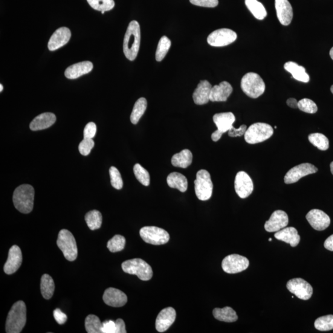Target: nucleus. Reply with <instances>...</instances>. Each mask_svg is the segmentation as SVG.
<instances>
[{"instance_id":"f257e3e1","label":"nucleus","mask_w":333,"mask_h":333,"mask_svg":"<svg viewBox=\"0 0 333 333\" xmlns=\"http://www.w3.org/2000/svg\"><path fill=\"white\" fill-rule=\"evenodd\" d=\"M141 31L139 23L136 21L130 22L124 39L123 51L127 59L134 60L140 50Z\"/></svg>"},{"instance_id":"f03ea898","label":"nucleus","mask_w":333,"mask_h":333,"mask_svg":"<svg viewBox=\"0 0 333 333\" xmlns=\"http://www.w3.org/2000/svg\"><path fill=\"white\" fill-rule=\"evenodd\" d=\"M27 320V309L23 301H17L11 308L6 323L7 333H19L25 325Z\"/></svg>"},{"instance_id":"7ed1b4c3","label":"nucleus","mask_w":333,"mask_h":333,"mask_svg":"<svg viewBox=\"0 0 333 333\" xmlns=\"http://www.w3.org/2000/svg\"><path fill=\"white\" fill-rule=\"evenodd\" d=\"M35 190L30 185H22L13 194V203L16 209L23 214H28L34 207Z\"/></svg>"},{"instance_id":"20e7f679","label":"nucleus","mask_w":333,"mask_h":333,"mask_svg":"<svg viewBox=\"0 0 333 333\" xmlns=\"http://www.w3.org/2000/svg\"><path fill=\"white\" fill-rule=\"evenodd\" d=\"M241 87L248 97L257 98L264 93L265 84L259 74L254 72H249L243 77Z\"/></svg>"},{"instance_id":"39448f33","label":"nucleus","mask_w":333,"mask_h":333,"mask_svg":"<svg viewBox=\"0 0 333 333\" xmlns=\"http://www.w3.org/2000/svg\"><path fill=\"white\" fill-rule=\"evenodd\" d=\"M122 268L126 273L137 275L142 281H148L153 277L152 266L141 259L126 260L122 264Z\"/></svg>"},{"instance_id":"423d86ee","label":"nucleus","mask_w":333,"mask_h":333,"mask_svg":"<svg viewBox=\"0 0 333 333\" xmlns=\"http://www.w3.org/2000/svg\"><path fill=\"white\" fill-rule=\"evenodd\" d=\"M57 245L63 252L65 258L69 261H74L78 256L76 241L73 234L68 230L59 231L57 239Z\"/></svg>"},{"instance_id":"0eeeda50","label":"nucleus","mask_w":333,"mask_h":333,"mask_svg":"<svg viewBox=\"0 0 333 333\" xmlns=\"http://www.w3.org/2000/svg\"><path fill=\"white\" fill-rule=\"evenodd\" d=\"M274 134V129L267 124L258 123L253 124L246 130L245 139L249 144L261 143L270 138Z\"/></svg>"},{"instance_id":"6e6552de","label":"nucleus","mask_w":333,"mask_h":333,"mask_svg":"<svg viewBox=\"0 0 333 333\" xmlns=\"http://www.w3.org/2000/svg\"><path fill=\"white\" fill-rule=\"evenodd\" d=\"M196 196L201 201H207L212 196L213 184L210 173L205 170H200L196 174L195 180Z\"/></svg>"},{"instance_id":"1a4fd4ad","label":"nucleus","mask_w":333,"mask_h":333,"mask_svg":"<svg viewBox=\"0 0 333 333\" xmlns=\"http://www.w3.org/2000/svg\"><path fill=\"white\" fill-rule=\"evenodd\" d=\"M140 234L144 242L153 245H163L170 239L167 231L156 227H143L140 231Z\"/></svg>"},{"instance_id":"9d476101","label":"nucleus","mask_w":333,"mask_h":333,"mask_svg":"<svg viewBox=\"0 0 333 333\" xmlns=\"http://www.w3.org/2000/svg\"><path fill=\"white\" fill-rule=\"evenodd\" d=\"M237 39L235 32L229 28H220L214 31L208 36L207 41L208 45L215 47H222L231 44Z\"/></svg>"},{"instance_id":"9b49d317","label":"nucleus","mask_w":333,"mask_h":333,"mask_svg":"<svg viewBox=\"0 0 333 333\" xmlns=\"http://www.w3.org/2000/svg\"><path fill=\"white\" fill-rule=\"evenodd\" d=\"M249 265V260L238 254H231L225 257L222 263L223 270L226 273L230 274L244 271L248 268Z\"/></svg>"},{"instance_id":"f8f14e48","label":"nucleus","mask_w":333,"mask_h":333,"mask_svg":"<svg viewBox=\"0 0 333 333\" xmlns=\"http://www.w3.org/2000/svg\"><path fill=\"white\" fill-rule=\"evenodd\" d=\"M288 290L299 299L307 300L311 299L313 288L310 284L300 278L289 280L286 285Z\"/></svg>"},{"instance_id":"ddd939ff","label":"nucleus","mask_w":333,"mask_h":333,"mask_svg":"<svg viewBox=\"0 0 333 333\" xmlns=\"http://www.w3.org/2000/svg\"><path fill=\"white\" fill-rule=\"evenodd\" d=\"M318 169L314 165L304 163L292 168L286 173L284 180L286 184L296 183L300 178L307 175L317 173Z\"/></svg>"},{"instance_id":"4468645a","label":"nucleus","mask_w":333,"mask_h":333,"mask_svg":"<svg viewBox=\"0 0 333 333\" xmlns=\"http://www.w3.org/2000/svg\"><path fill=\"white\" fill-rule=\"evenodd\" d=\"M234 189L240 198L245 199L250 196L254 190L253 180L247 173L241 171L237 173L234 180Z\"/></svg>"},{"instance_id":"2eb2a0df","label":"nucleus","mask_w":333,"mask_h":333,"mask_svg":"<svg viewBox=\"0 0 333 333\" xmlns=\"http://www.w3.org/2000/svg\"><path fill=\"white\" fill-rule=\"evenodd\" d=\"M310 225L314 229L323 231L326 229L331 223L329 217L323 211L319 209H312L306 216Z\"/></svg>"},{"instance_id":"dca6fc26","label":"nucleus","mask_w":333,"mask_h":333,"mask_svg":"<svg viewBox=\"0 0 333 333\" xmlns=\"http://www.w3.org/2000/svg\"><path fill=\"white\" fill-rule=\"evenodd\" d=\"M289 219L285 211L278 210L271 214L270 219L265 224V229L268 232H277L288 225Z\"/></svg>"},{"instance_id":"f3484780","label":"nucleus","mask_w":333,"mask_h":333,"mask_svg":"<svg viewBox=\"0 0 333 333\" xmlns=\"http://www.w3.org/2000/svg\"><path fill=\"white\" fill-rule=\"evenodd\" d=\"M22 263V254L21 249L16 245L13 246L9 251L7 262L4 266L5 274L11 275L18 270Z\"/></svg>"},{"instance_id":"a211bd4d","label":"nucleus","mask_w":333,"mask_h":333,"mask_svg":"<svg viewBox=\"0 0 333 333\" xmlns=\"http://www.w3.org/2000/svg\"><path fill=\"white\" fill-rule=\"evenodd\" d=\"M71 32L69 28L60 27L54 32L49 40L48 47L49 50L53 51L66 45L70 40Z\"/></svg>"},{"instance_id":"6ab92c4d","label":"nucleus","mask_w":333,"mask_h":333,"mask_svg":"<svg viewBox=\"0 0 333 333\" xmlns=\"http://www.w3.org/2000/svg\"><path fill=\"white\" fill-rule=\"evenodd\" d=\"M103 299L107 305L114 308H120L125 306L127 302V295L119 289L114 288L106 289Z\"/></svg>"},{"instance_id":"aec40b11","label":"nucleus","mask_w":333,"mask_h":333,"mask_svg":"<svg viewBox=\"0 0 333 333\" xmlns=\"http://www.w3.org/2000/svg\"><path fill=\"white\" fill-rule=\"evenodd\" d=\"M176 319V311L172 308L162 310L156 320V329L159 332L167 331Z\"/></svg>"},{"instance_id":"412c9836","label":"nucleus","mask_w":333,"mask_h":333,"mask_svg":"<svg viewBox=\"0 0 333 333\" xmlns=\"http://www.w3.org/2000/svg\"><path fill=\"white\" fill-rule=\"evenodd\" d=\"M275 9L281 24L286 26L290 24L293 17V10L288 0H275Z\"/></svg>"},{"instance_id":"4be33fe9","label":"nucleus","mask_w":333,"mask_h":333,"mask_svg":"<svg viewBox=\"0 0 333 333\" xmlns=\"http://www.w3.org/2000/svg\"><path fill=\"white\" fill-rule=\"evenodd\" d=\"M233 92L232 86L226 81L219 85L213 86L210 94V101L213 102H224Z\"/></svg>"},{"instance_id":"5701e85b","label":"nucleus","mask_w":333,"mask_h":333,"mask_svg":"<svg viewBox=\"0 0 333 333\" xmlns=\"http://www.w3.org/2000/svg\"><path fill=\"white\" fill-rule=\"evenodd\" d=\"M213 86L207 80H201L193 93L194 102L197 105H204L210 101V94Z\"/></svg>"},{"instance_id":"b1692460","label":"nucleus","mask_w":333,"mask_h":333,"mask_svg":"<svg viewBox=\"0 0 333 333\" xmlns=\"http://www.w3.org/2000/svg\"><path fill=\"white\" fill-rule=\"evenodd\" d=\"M94 68L90 62H80L69 66L65 71V76L69 79H76L83 75L89 73Z\"/></svg>"},{"instance_id":"393cba45","label":"nucleus","mask_w":333,"mask_h":333,"mask_svg":"<svg viewBox=\"0 0 333 333\" xmlns=\"http://www.w3.org/2000/svg\"><path fill=\"white\" fill-rule=\"evenodd\" d=\"M235 120V116L231 112L219 113L213 117L214 123H215L217 130L223 133L229 131Z\"/></svg>"},{"instance_id":"a878e982","label":"nucleus","mask_w":333,"mask_h":333,"mask_svg":"<svg viewBox=\"0 0 333 333\" xmlns=\"http://www.w3.org/2000/svg\"><path fill=\"white\" fill-rule=\"evenodd\" d=\"M56 120V117L53 113L45 112L38 115L31 122L30 129L33 131H38L49 128Z\"/></svg>"},{"instance_id":"bb28decb","label":"nucleus","mask_w":333,"mask_h":333,"mask_svg":"<svg viewBox=\"0 0 333 333\" xmlns=\"http://www.w3.org/2000/svg\"><path fill=\"white\" fill-rule=\"evenodd\" d=\"M276 239L288 243L292 247H296L300 242V236L294 227L284 228L275 234Z\"/></svg>"},{"instance_id":"cd10ccee","label":"nucleus","mask_w":333,"mask_h":333,"mask_svg":"<svg viewBox=\"0 0 333 333\" xmlns=\"http://www.w3.org/2000/svg\"><path fill=\"white\" fill-rule=\"evenodd\" d=\"M284 68L292 75L294 79L304 83L309 82V75L307 73L306 69L303 66H299L294 62H289L285 64Z\"/></svg>"},{"instance_id":"c85d7f7f","label":"nucleus","mask_w":333,"mask_h":333,"mask_svg":"<svg viewBox=\"0 0 333 333\" xmlns=\"http://www.w3.org/2000/svg\"><path fill=\"white\" fill-rule=\"evenodd\" d=\"M167 182L169 187L175 188L182 193L186 192L188 188V180L186 176L178 172H172L168 175Z\"/></svg>"},{"instance_id":"c756f323","label":"nucleus","mask_w":333,"mask_h":333,"mask_svg":"<svg viewBox=\"0 0 333 333\" xmlns=\"http://www.w3.org/2000/svg\"><path fill=\"white\" fill-rule=\"evenodd\" d=\"M193 155L189 149H184L173 156L171 163L173 166L186 169L192 163Z\"/></svg>"},{"instance_id":"7c9ffc66","label":"nucleus","mask_w":333,"mask_h":333,"mask_svg":"<svg viewBox=\"0 0 333 333\" xmlns=\"http://www.w3.org/2000/svg\"><path fill=\"white\" fill-rule=\"evenodd\" d=\"M213 315L216 319L225 322H234L237 320L236 312L230 307H225L223 309L216 308L213 311Z\"/></svg>"},{"instance_id":"2f4dec72","label":"nucleus","mask_w":333,"mask_h":333,"mask_svg":"<svg viewBox=\"0 0 333 333\" xmlns=\"http://www.w3.org/2000/svg\"><path fill=\"white\" fill-rule=\"evenodd\" d=\"M147 108V100L144 98H140L136 101L132 110L130 120L133 124H137L141 117L145 112Z\"/></svg>"},{"instance_id":"473e14b6","label":"nucleus","mask_w":333,"mask_h":333,"mask_svg":"<svg viewBox=\"0 0 333 333\" xmlns=\"http://www.w3.org/2000/svg\"><path fill=\"white\" fill-rule=\"evenodd\" d=\"M55 288L54 283L51 277L48 274L43 275L41 279L40 289L45 299H50L53 296Z\"/></svg>"},{"instance_id":"72a5a7b5","label":"nucleus","mask_w":333,"mask_h":333,"mask_svg":"<svg viewBox=\"0 0 333 333\" xmlns=\"http://www.w3.org/2000/svg\"><path fill=\"white\" fill-rule=\"evenodd\" d=\"M245 4L257 19L263 20L267 15L264 6L257 0H245Z\"/></svg>"},{"instance_id":"f704fd0d","label":"nucleus","mask_w":333,"mask_h":333,"mask_svg":"<svg viewBox=\"0 0 333 333\" xmlns=\"http://www.w3.org/2000/svg\"><path fill=\"white\" fill-rule=\"evenodd\" d=\"M85 221L91 230L99 229L102 225V215L97 210L89 211L85 215Z\"/></svg>"},{"instance_id":"c9c22d12","label":"nucleus","mask_w":333,"mask_h":333,"mask_svg":"<svg viewBox=\"0 0 333 333\" xmlns=\"http://www.w3.org/2000/svg\"><path fill=\"white\" fill-rule=\"evenodd\" d=\"M171 45L170 40L166 36L161 38L158 43L157 50L156 52V60L161 62L166 57L168 51H169Z\"/></svg>"},{"instance_id":"e433bc0d","label":"nucleus","mask_w":333,"mask_h":333,"mask_svg":"<svg viewBox=\"0 0 333 333\" xmlns=\"http://www.w3.org/2000/svg\"><path fill=\"white\" fill-rule=\"evenodd\" d=\"M309 140L318 149L326 150L329 148V140L325 135L321 133H312L309 136Z\"/></svg>"},{"instance_id":"4c0bfd02","label":"nucleus","mask_w":333,"mask_h":333,"mask_svg":"<svg viewBox=\"0 0 333 333\" xmlns=\"http://www.w3.org/2000/svg\"><path fill=\"white\" fill-rule=\"evenodd\" d=\"M102 325L100 318L95 315H89L85 319V329L88 333L102 332Z\"/></svg>"},{"instance_id":"58836bf2","label":"nucleus","mask_w":333,"mask_h":333,"mask_svg":"<svg viewBox=\"0 0 333 333\" xmlns=\"http://www.w3.org/2000/svg\"><path fill=\"white\" fill-rule=\"evenodd\" d=\"M87 2L92 8L101 12L111 10L115 6L114 0H87Z\"/></svg>"},{"instance_id":"ea45409f","label":"nucleus","mask_w":333,"mask_h":333,"mask_svg":"<svg viewBox=\"0 0 333 333\" xmlns=\"http://www.w3.org/2000/svg\"><path fill=\"white\" fill-rule=\"evenodd\" d=\"M314 325L318 331H327L333 329V315H325L317 318Z\"/></svg>"},{"instance_id":"a19ab883","label":"nucleus","mask_w":333,"mask_h":333,"mask_svg":"<svg viewBox=\"0 0 333 333\" xmlns=\"http://www.w3.org/2000/svg\"><path fill=\"white\" fill-rule=\"evenodd\" d=\"M126 240L123 236L115 235L110 239L107 245V248L111 253H117L123 251L125 248Z\"/></svg>"},{"instance_id":"79ce46f5","label":"nucleus","mask_w":333,"mask_h":333,"mask_svg":"<svg viewBox=\"0 0 333 333\" xmlns=\"http://www.w3.org/2000/svg\"><path fill=\"white\" fill-rule=\"evenodd\" d=\"M133 172L136 178L144 186H149L150 184V175L147 171L141 166L140 164H135L133 167Z\"/></svg>"},{"instance_id":"37998d69","label":"nucleus","mask_w":333,"mask_h":333,"mask_svg":"<svg viewBox=\"0 0 333 333\" xmlns=\"http://www.w3.org/2000/svg\"><path fill=\"white\" fill-rule=\"evenodd\" d=\"M298 108L300 111L309 113V114H315L318 111L317 104L308 98H304V99L298 101Z\"/></svg>"},{"instance_id":"c03bdc74","label":"nucleus","mask_w":333,"mask_h":333,"mask_svg":"<svg viewBox=\"0 0 333 333\" xmlns=\"http://www.w3.org/2000/svg\"><path fill=\"white\" fill-rule=\"evenodd\" d=\"M110 177L112 186L117 190H121L123 187V181L119 171L116 167H111L109 169Z\"/></svg>"},{"instance_id":"a18cd8bd","label":"nucleus","mask_w":333,"mask_h":333,"mask_svg":"<svg viewBox=\"0 0 333 333\" xmlns=\"http://www.w3.org/2000/svg\"><path fill=\"white\" fill-rule=\"evenodd\" d=\"M95 142L91 138H83L80 142L79 146V150L81 155L88 156L90 153L93 147H94Z\"/></svg>"},{"instance_id":"49530a36","label":"nucleus","mask_w":333,"mask_h":333,"mask_svg":"<svg viewBox=\"0 0 333 333\" xmlns=\"http://www.w3.org/2000/svg\"><path fill=\"white\" fill-rule=\"evenodd\" d=\"M191 4L205 8H215L219 5V0H190Z\"/></svg>"},{"instance_id":"de8ad7c7","label":"nucleus","mask_w":333,"mask_h":333,"mask_svg":"<svg viewBox=\"0 0 333 333\" xmlns=\"http://www.w3.org/2000/svg\"><path fill=\"white\" fill-rule=\"evenodd\" d=\"M97 126L94 123H89L84 129L83 138H91L95 137L97 133Z\"/></svg>"},{"instance_id":"09e8293b","label":"nucleus","mask_w":333,"mask_h":333,"mask_svg":"<svg viewBox=\"0 0 333 333\" xmlns=\"http://www.w3.org/2000/svg\"><path fill=\"white\" fill-rule=\"evenodd\" d=\"M102 325V333H117V326L115 321L108 320L104 321Z\"/></svg>"},{"instance_id":"8fccbe9b","label":"nucleus","mask_w":333,"mask_h":333,"mask_svg":"<svg viewBox=\"0 0 333 333\" xmlns=\"http://www.w3.org/2000/svg\"><path fill=\"white\" fill-rule=\"evenodd\" d=\"M247 129V126L246 125H242L238 129H235L233 126L228 132V136H230V137H241V136L245 135Z\"/></svg>"},{"instance_id":"3c124183","label":"nucleus","mask_w":333,"mask_h":333,"mask_svg":"<svg viewBox=\"0 0 333 333\" xmlns=\"http://www.w3.org/2000/svg\"><path fill=\"white\" fill-rule=\"evenodd\" d=\"M53 316L55 320L57 321V323L59 324V325H63L66 322L67 320H68V317L63 313L59 309H55L53 312Z\"/></svg>"},{"instance_id":"603ef678","label":"nucleus","mask_w":333,"mask_h":333,"mask_svg":"<svg viewBox=\"0 0 333 333\" xmlns=\"http://www.w3.org/2000/svg\"><path fill=\"white\" fill-rule=\"evenodd\" d=\"M117 326V333H126V324L123 319H117L115 321Z\"/></svg>"},{"instance_id":"864d4df0","label":"nucleus","mask_w":333,"mask_h":333,"mask_svg":"<svg viewBox=\"0 0 333 333\" xmlns=\"http://www.w3.org/2000/svg\"><path fill=\"white\" fill-rule=\"evenodd\" d=\"M324 246H325L326 250L333 251V234L326 239L325 243H324Z\"/></svg>"},{"instance_id":"5fc2aeb1","label":"nucleus","mask_w":333,"mask_h":333,"mask_svg":"<svg viewBox=\"0 0 333 333\" xmlns=\"http://www.w3.org/2000/svg\"><path fill=\"white\" fill-rule=\"evenodd\" d=\"M288 106L290 108L296 109L298 108V101L295 98H289L286 101Z\"/></svg>"},{"instance_id":"6e6d98bb","label":"nucleus","mask_w":333,"mask_h":333,"mask_svg":"<svg viewBox=\"0 0 333 333\" xmlns=\"http://www.w3.org/2000/svg\"><path fill=\"white\" fill-rule=\"evenodd\" d=\"M223 134H224V133L219 131V130H217L216 131L214 132L212 135H211V138H212V140L214 141H218L221 138Z\"/></svg>"},{"instance_id":"4d7b16f0","label":"nucleus","mask_w":333,"mask_h":333,"mask_svg":"<svg viewBox=\"0 0 333 333\" xmlns=\"http://www.w3.org/2000/svg\"><path fill=\"white\" fill-rule=\"evenodd\" d=\"M329 55L331 58L333 60V47L331 49V50L329 51Z\"/></svg>"},{"instance_id":"13d9d810","label":"nucleus","mask_w":333,"mask_h":333,"mask_svg":"<svg viewBox=\"0 0 333 333\" xmlns=\"http://www.w3.org/2000/svg\"><path fill=\"white\" fill-rule=\"evenodd\" d=\"M330 169H331V172L333 175V162L330 164Z\"/></svg>"},{"instance_id":"bf43d9fd","label":"nucleus","mask_w":333,"mask_h":333,"mask_svg":"<svg viewBox=\"0 0 333 333\" xmlns=\"http://www.w3.org/2000/svg\"><path fill=\"white\" fill-rule=\"evenodd\" d=\"M3 89H4V86H3V85L1 84V85H0V92H2L3 91Z\"/></svg>"},{"instance_id":"052dcab7","label":"nucleus","mask_w":333,"mask_h":333,"mask_svg":"<svg viewBox=\"0 0 333 333\" xmlns=\"http://www.w3.org/2000/svg\"><path fill=\"white\" fill-rule=\"evenodd\" d=\"M331 92L332 94H333V85L331 86Z\"/></svg>"},{"instance_id":"680f3d73","label":"nucleus","mask_w":333,"mask_h":333,"mask_svg":"<svg viewBox=\"0 0 333 333\" xmlns=\"http://www.w3.org/2000/svg\"><path fill=\"white\" fill-rule=\"evenodd\" d=\"M271 240H272V239H271V238H270V239H268V241H271Z\"/></svg>"}]
</instances>
